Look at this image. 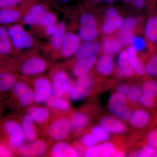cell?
Returning <instances> with one entry per match:
<instances>
[{"instance_id":"6da1fadb","label":"cell","mask_w":157,"mask_h":157,"mask_svg":"<svg viewBox=\"0 0 157 157\" xmlns=\"http://www.w3.org/2000/svg\"><path fill=\"white\" fill-rule=\"evenodd\" d=\"M43 130L50 141H64L72 132L70 118L65 114L54 115Z\"/></svg>"},{"instance_id":"7a4b0ae2","label":"cell","mask_w":157,"mask_h":157,"mask_svg":"<svg viewBox=\"0 0 157 157\" xmlns=\"http://www.w3.org/2000/svg\"><path fill=\"white\" fill-rule=\"evenodd\" d=\"M8 30L13 48L15 50H28L35 45L33 37L21 25L10 26Z\"/></svg>"},{"instance_id":"3957f363","label":"cell","mask_w":157,"mask_h":157,"mask_svg":"<svg viewBox=\"0 0 157 157\" xmlns=\"http://www.w3.org/2000/svg\"><path fill=\"white\" fill-rule=\"evenodd\" d=\"M49 67V63L42 57L32 55L23 60L20 66L21 73L25 76H37L45 72Z\"/></svg>"},{"instance_id":"277c9868","label":"cell","mask_w":157,"mask_h":157,"mask_svg":"<svg viewBox=\"0 0 157 157\" xmlns=\"http://www.w3.org/2000/svg\"><path fill=\"white\" fill-rule=\"evenodd\" d=\"M35 102L37 104H45L53 95L52 85L50 77L40 76L35 77L32 81Z\"/></svg>"},{"instance_id":"5b68a950","label":"cell","mask_w":157,"mask_h":157,"mask_svg":"<svg viewBox=\"0 0 157 157\" xmlns=\"http://www.w3.org/2000/svg\"><path fill=\"white\" fill-rule=\"evenodd\" d=\"M3 128L8 137V144L12 149L17 151L25 143V137L20 121L8 120L4 123Z\"/></svg>"},{"instance_id":"8992f818","label":"cell","mask_w":157,"mask_h":157,"mask_svg":"<svg viewBox=\"0 0 157 157\" xmlns=\"http://www.w3.org/2000/svg\"><path fill=\"white\" fill-rule=\"evenodd\" d=\"M108 109L115 117L122 121L129 120L132 111L128 105L125 96L117 92L112 94L108 100Z\"/></svg>"},{"instance_id":"52a82bcc","label":"cell","mask_w":157,"mask_h":157,"mask_svg":"<svg viewBox=\"0 0 157 157\" xmlns=\"http://www.w3.org/2000/svg\"><path fill=\"white\" fill-rule=\"evenodd\" d=\"M49 140L39 138L36 140L24 143L17 150L20 156L35 157L47 155L51 145Z\"/></svg>"},{"instance_id":"ba28073f","label":"cell","mask_w":157,"mask_h":157,"mask_svg":"<svg viewBox=\"0 0 157 157\" xmlns=\"http://www.w3.org/2000/svg\"><path fill=\"white\" fill-rule=\"evenodd\" d=\"M11 90L21 107L26 109L35 103L33 91L29 82L18 80Z\"/></svg>"},{"instance_id":"9c48e42d","label":"cell","mask_w":157,"mask_h":157,"mask_svg":"<svg viewBox=\"0 0 157 157\" xmlns=\"http://www.w3.org/2000/svg\"><path fill=\"white\" fill-rule=\"evenodd\" d=\"M93 85L94 80L89 74L77 78L69 98L74 102L84 100L90 94Z\"/></svg>"},{"instance_id":"30bf717a","label":"cell","mask_w":157,"mask_h":157,"mask_svg":"<svg viewBox=\"0 0 157 157\" xmlns=\"http://www.w3.org/2000/svg\"><path fill=\"white\" fill-rule=\"evenodd\" d=\"M53 95L57 98L64 96L65 90L70 76L63 69L55 68L51 72Z\"/></svg>"},{"instance_id":"8fae6325","label":"cell","mask_w":157,"mask_h":157,"mask_svg":"<svg viewBox=\"0 0 157 157\" xmlns=\"http://www.w3.org/2000/svg\"><path fill=\"white\" fill-rule=\"evenodd\" d=\"M26 109L27 113L43 130L53 117L52 112L47 107L33 104Z\"/></svg>"},{"instance_id":"7c38bea8","label":"cell","mask_w":157,"mask_h":157,"mask_svg":"<svg viewBox=\"0 0 157 157\" xmlns=\"http://www.w3.org/2000/svg\"><path fill=\"white\" fill-rule=\"evenodd\" d=\"M138 25L136 17L128 16L124 18L121 27L118 30L117 36L124 45H131L136 36L135 31Z\"/></svg>"},{"instance_id":"4fadbf2b","label":"cell","mask_w":157,"mask_h":157,"mask_svg":"<svg viewBox=\"0 0 157 157\" xmlns=\"http://www.w3.org/2000/svg\"><path fill=\"white\" fill-rule=\"evenodd\" d=\"M80 41L77 34L71 32L66 33L60 50L59 51L62 57L67 59L74 55L81 44Z\"/></svg>"},{"instance_id":"5bb4252c","label":"cell","mask_w":157,"mask_h":157,"mask_svg":"<svg viewBox=\"0 0 157 157\" xmlns=\"http://www.w3.org/2000/svg\"><path fill=\"white\" fill-rule=\"evenodd\" d=\"M24 134L26 141L31 142L39 138L40 131L36 124L27 113H24L21 116L20 121Z\"/></svg>"},{"instance_id":"9a60e30c","label":"cell","mask_w":157,"mask_h":157,"mask_svg":"<svg viewBox=\"0 0 157 157\" xmlns=\"http://www.w3.org/2000/svg\"><path fill=\"white\" fill-rule=\"evenodd\" d=\"M47 6L42 3H38L31 6L21 17L23 24L36 26L41 17L48 11Z\"/></svg>"},{"instance_id":"2e32d148","label":"cell","mask_w":157,"mask_h":157,"mask_svg":"<svg viewBox=\"0 0 157 157\" xmlns=\"http://www.w3.org/2000/svg\"><path fill=\"white\" fill-rule=\"evenodd\" d=\"M149 14L144 26V35L155 49H157V11Z\"/></svg>"},{"instance_id":"e0dca14e","label":"cell","mask_w":157,"mask_h":157,"mask_svg":"<svg viewBox=\"0 0 157 157\" xmlns=\"http://www.w3.org/2000/svg\"><path fill=\"white\" fill-rule=\"evenodd\" d=\"M52 157H76L78 156L75 147L64 141L55 142L51 146L47 155Z\"/></svg>"},{"instance_id":"ac0fdd59","label":"cell","mask_w":157,"mask_h":157,"mask_svg":"<svg viewBox=\"0 0 157 157\" xmlns=\"http://www.w3.org/2000/svg\"><path fill=\"white\" fill-rule=\"evenodd\" d=\"M101 50V43L98 41L83 42L79 45L74 56L76 59L96 57Z\"/></svg>"},{"instance_id":"d6986e66","label":"cell","mask_w":157,"mask_h":157,"mask_svg":"<svg viewBox=\"0 0 157 157\" xmlns=\"http://www.w3.org/2000/svg\"><path fill=\"white\" fill-rule=\"evenodd\" d=\"M100 124L110 134H123L128 129L123 121L114 116H107L102 118Z\"/></svg>"},{"instance_id":"ffe728a7","label":"cell","mask_w":157,"mask_h":157,"mask_svg":"<svg viewBox=\"0 0 157 157\" xmlns=\"http://www.w3.org/2000/svg\"><path fill=\"white\" fill-rule=\"evenodd\" d=\"M115 146L111 142H104L100 145L88 147L83 153L86 157H109L115 151Z\"/></svg>"},{"instance_id":"44dd1931","label":"cell","mask_w":157,"mask_h":157,"mask_svg":"<svg viewBox=\"0 0 157 157\" xmlns=\"http://www.w3.org/2000/svg\"><path fill=\"white\" fill-rule=\"evenodd\" d=\"M45 104L54 115L65 114L71 108L70 101L64 97L57 98L52 95Z\"/></svg>"},{"instance_id":"7402d4cb","label":"cell","mask_w":157,"mask_h":157,"mask_svg":"<svg viewBox=\"0 0 157 157\" xmlns=\"http://www.w3.org/2000/svg\"><path fill=\"white\" fill-rule=\"evenodd\" d=\"M70 118L72 132L76 135L82 133L90 122V118L87 113L81 110L73 113Z\"/></svg>"},{"instance_id":"603a6c76","label":"cell","mask_w":157,"mask_h":157,"mask_svg":"<svg viewBox=\"0 0 157 157\" xmlns=\"http://www.w3.org/2000/svg\"><path fill=\"white\" fill-rule=\"evenodd\" d=\"M97 60L96 57L76 59L72 69L73 76L78 78L89 74L95 65Z\"/></svg>"},{"instance_id":"cb8c5ba5","label":"cell","mask_w":157,"mask_h":157,"mask_svg":"<svg viewBox=\"0 0 157 157\" xmlns=\"http://www.w3.org/2000/svg\"><path fill=\"white\" fill-rule=\"evenodd\" d=\"M116 72L120 78H129L134 75L135 71L129 64L126 50H122L119 54Z\"/></svg>"},{"instance_id":"d4e9b609","label":"cell","mask_w":157,"mask_h":157,"mask_svg":"<svg viewBox=\"0 0 157 157\" xmlns=\"http://www.w3.org/2000/svg\"><path fill=\"white\" fill-rule=\"evenodd\" d=\"M124 45L117 36H106L101 43L102 50L104 54L113 56L120 52Z\"/></svg>"},{"instance_id":"484cf974","label":"cell","mask_w":157,"mask_h":157,"mask_svg":"<svg viewBox=\"0 0 157 157\" xmlns=\"http://www.w3.org/2000/svg\"><path fill=\"white\" fill-rule=\"evenodd\" d=\"M67 25L64 21H60L49 37V44L54 52H58L60 50L62 43L67 33Z\"/></svg>"},{"instance_id":"4316f807","label":"cell","mask_w":157,"mask_h":157,"mask_svg":"<svg viewBox=\"0 0 157 157\" xmlns=\"http://www.w3.org/2000/svg\"><path fill=\"white\" fill-rule=\"evenodd\" d=\"M97 72L102 76H108L112 74L115 69L114 60L112 56L104 54L96 61Z\"/></svg>"},{"instance_id":"83f0119b","label":"cell","mask_w":157,"mask_h":157,"mask_svg":"<svg viewBox=\"0 0 157 157\" xmlns=\"http://www.w3.org/2000/svg\"><path fill=\"white\" fill-rule=\"evenodd\" d=\"M149 114L145 110L137 109L131 113L129 122L131 125L137 128H141L146 126L150 121Z\"/></svg>"},{"instance_id":"f1b7e54d","label":"cell","mask_w":157,"mask_h":157,"mask_svg":"<svg viewBox=\"0 0 157 157\" xmlns=\"http://www.w3.org/2000/svg\"><path fill=\"white\" fill-rule=\"evenodd\" d=\"M21 14L20 10L14 8L0 9V25L14 23L20 19Z\"/></svg>"},{"instance_id":"f546056e","label":"cell","mask_w":157,"mask_h":157,"mask_svg":"<svg viewBox=\"0 0 157 157\" xmlns=\"http://www.w3.org/2000/svg\"><path fill=\"white\" fill-rule=\"evenodd\" d=\"M123 20L120 15L113 18H105L101 24V32L105 36L112 35L121 27Z\"/></svg>"},{"instance_id":"4dcf8cb0","label":"cell","mask_w":157,"mask_h":157,"mask_svg":"<svg viewBox=\"0 0 157 157\" xmlns=\"http://www.w3.org/2000/svg\"><path fill=\"white\" fill-rule=\"evenodd\" d=\"M13 49L8 29L3 26H0V55L10 54Z\"/></svg>"},{"instance_id":"1f68e13d","label":"cell","mask_w":157,"mask_h":157,"mask_svg":"<svg viewBox=\"0 0 157 157\" xmlns=\"http://www.w3.org/2000/svg\"><path fill=\"white\" fill-rule=\"evenodd\" d=\"M17 81V77L13 73L0 70V91L11 90Z\"/></svg>"},{"instance_id":"d6a6232c","label":"cell","mask_w":157,"mask_h":157,"mask_svg":"<svg viewBox=\"0 0 157 157\" xmlns=\"http://www.w3.org/2000/svg\"><path fill=\"white\" fill-rule=\"evenodd\" d=\"M99 34L98 27L80 26L77 35L81 41L87 42L95 41Z\"/></svg>"},{"instance_id":"836d02e7","label":"cell","mask_w":157,"mask_h":157,"mask_svg":"<svg viewBox=\"0 0 157 157\" xmlns=\"http://www.w3.org/2000/svg\"><path fill=\"white\" fill-rule=\"evenodd\" d=\"M131 45L135 48L137 53H143L147 51L151 54L155 50L144 36H135Z\"/></svg>"},{"instance_id":"e575fe53","label":"cell","mask_w":157,"mask_h":157,"mask_svg":"<svg viewBox=\"0 0 157 157\" xmlns=\"http://www.w3.org/2000/svg\"><path fill=\"white\" fill-rule=\"evenodd\" d=\"M58 22V19L56 14L48 11L39 19L36 26L44 30L49 26L56 25Z\"/></svg>"},{"instance_id":"d590c367","label":"cell","mask_w":157,"mask_h":157,"mask_svg":"<svg viewBox=\"0 0 157 157\" xmlns=\"http://www.w3.org/2000/svg\"><path fill=\"white\" fill-rule=\"evenodd\" d=\"M145 67L147 74L152 77H157V49L150 55Z\"/></svg>"},{"instance_id":"8d00e7d4","label":"cell","mask_w":157,"mask_h":157,"mask_svg":"<svg viewBox=\"0 0 157 157\" xmlns=\"http://www.w3.org/2000/svg\"><path fill=\"white\" fill-rule=\"evenodd\" d=\"M142 94L155 97L157 96V81L147 79L144 82L141 87Z\"/></svg>"},{"instance_id":"74e56055","label":"cell","mask_w":157,"mask_h":157,"mask_svg":"<svg viewBox=\"0 0 157 157\" xmlns=\"http://www.w3.org/2000/svg\"><path fill=\"white\" fill-rule=\"evenodd\" d=\"M92 134L98 142L107 141L110 137V134L101 126H96L92 129Z\"/></svg>"},{"instance_id":"f35d334b","label":"cell","mask_w":157,"mask_h":157,"mask_svg":"<svg viewBox=\"0 0 157 157\" xmlns=\"http://www.w3.org/2000/svg\"><path fill=\"white\" fill-rule=\"evenodd\" d=\"M142 95L141 88L137 85L130 86L126 97L132 103H137L140 101Z\"/></svg>"},{"instance_id":"ab89813d","label":"cell","mask_w":157,"mask_h":157,"mask_svg":"<svg viewBox=\"0 0 157 157\" xmlns=\"http://www.w3.org/2000/svg\"><path fill=\"white\" fill-rule=\"evenodd\" d=\"M79 22L80 26L98 27L96 17L90 12H84L81 13L79 17Z\"/></svg>"},{"instance_id":"60d3db41","label":"cell","mask_w":157,"mask_h":157,"mask_svg":"<svg viewBox=\"0 0 157 157\" xmlns=\"http://www.w3.org/2000/svg\"><path fill=\"white\" fill-rule=\"evenodd\" d=\"M126 50L129 64L134 69L140 61L137 55V52L131 45L128 47Z\"/></svg>"},{"instance_id":"b9f144b4","label":"cell","mask_w":157,"mask_h":157,"mask_svg":"<svg viewBox=\"0 0 157 157\" xmlns=\"http://www.w3.org/2000/svg\"><path fill=\"white\" fill-rule=\"evenodd\" d=\"M80 142L81 145L86 148L95 146L98 143L96 138L91 133L83 135L80 139Z\"/></svg>"},{"instance_id":"7bdbcfd3","label":"cell","mask_w":157,"mask_h":157,"mask_svg":"<svg viewBox=\"0 0 157 157\" xmlns=\"http://www.w3.org/2000/svg\"><path fill=\"white\" fill-rule=\"evenodd\" d=\"M137 157H156L157 150L155 147L148 145L144 147L138 152Z\"/></svg>"},{"instance_id":"ee69618b","label":"cell","mask_w":157,"mask_h":157,"mask_svg":"<svg viewBox=\"0 0 157 157\" xmlns=\"http://www.w3.org/2000/svg\"><path fill=\"white\" fill-rule=\"evenodd\" d=\"M154 97L148 95L142 94L140 97V104L144 107L150 108L153 106L155 103Z\"/></svg>"},{"instance_id":"f6af8a7d","label":"cell","mask_w":157,"mask_h":157,"mask_svg":"<svg viewBox=\"0 0 157 157\" xmlns=\"http://www.w3.org/2000/svg\"><path fill=\"white\" fill-rule=\"evenodd\" d=\"M24 0H1L0 9L15 8L18 4L22 3Z\"/></svg>"},{"instance_id":"bcb514c9","label":"cell","mask_w":157,"mask_h":157,"mask_svg":"<svg viewBox=\"0 0 157 157\" xmlns=\"http://www.w3.org/2000/svg\"><path fill=\"white\" fill-rule=\"evenodd\" d=\"M13 156L12 149L6 144L0 142V157H9Z\"/></svg>"},{"instance_id":"7dc6e473","label":"cell","mask_w":157,"mask_h":157,"mask_svg":"<svg viewBox=\"0 0 157 157\" xmlns=\"http://www.w3.org/2000/svg\"><path fill=\"white\" fill-rule=\"evenodd\" d=\"M107 6L105 11V18H113L119 16V11L116 7L112 6Z\"/></svg>"},{"instance_id":"c3c4849f","label":"cell","mask_w":157,"mask_h":157,"mask_svg":"<svg viewBox=\"0 0 157 157\" xmlns=\"http://www.w3.org/2000/svg\"><path fill=\"white\" fill-rule=\"evenodd\" d=\"M157 141V130L152 131L149 134L147 138V142L149 146L154 147Z\"/></svg>"},{"instance_id":"681fc988","label":"cell","mask_w":157,"mask_h":157,"mask_svg":"<svg viewBox=\"0 0 157 157\" xmlns=\"http://www.w3.org/2000/svg\"><path fill=\"white\" fill-rule=\"evenodd\" d=\"M135 72L140 76H144L147 73L145 65L140 61L134 68Z\"/></svg>"},{"instance_id":"f907efd6","label":"cell","mask_w":157,"mask_h":157,"mask_svg":"<svg viewBox=\"0 0 157 157\" xmlns=\"http://www.w3.org/2000/svg\"><path fill=\"white\" fill-rule=\"evenodd\" d=\"M75 81L73 80V78H69L68 79L67 83V86H66V90H65V93L64 97L66 98H69L70 94L73 89V86H74Z\"/></svg>"},{"instance_id":"816d5d0a","label":"cell","mask_w":157,"mask_h":157,"mask_svg":"<svg viewBox=\"0 0 157 157\" xmlns=\"http://www.w3.org/2000/svg\"><path fill=\"white\" fill-rule=\"evenodd\" d=\"M147 2L148 4L149 14L157 11V0H147Z\"/></svg>"},{"instance_id":"f5cc1de1","label":"cell","mask_w":157,"mask_h":157,"mask_svg":"<svg viewBox=\"0 0 157 157\" xmlns=\"http://www.w3.org/2000/svg\"><path fill=\"white\" fill-rule=\"evenodd\" d=\"M129 87H130V86L126 84L120 85L117 87V92L122 94L126 96L128 91Z\"/></svg>"},{"instance_id":"db71d44e","label":"cell","mask_w":157,"mask_h":157,"mask_svg":"<svg viewBox=\"0 0 157 157\" xmlns=\"http://www.w3.org/2000/svg\"><path fill=\"white\" fill-rule=\"evenodd\" d=\"M104 0H87L88 4L90 6H94L103 2Z\"/></svg>"},{"instance_id":"11a10c76","label":"cell","mask_w":157,"mask_h":157,"mask_svg":"<svg viewBox=\"0 0 157 157\" xmlns=\"http://www.w3.org/2000/svg\"><path fill=\"white\" fill-rule=\"evenodd\" d=\"M125 156V154L124 152L122 150H115L113 153L112 156L116 157H122Z\"/></svg>"},{"instance_id":"9f6ffc18","label":"cell","mask_w":157,"mask_h":157,"mask_svg":"<svg viewBox=\"0 0 157 157\" xmlns=\"http://www.w3.org/2000/svg\"><path fill=\"white\" fill-rule=\"evenodd\" d=\"M117 0H104L103 2L107 6H112Z\"/></svg>"},{"instance_id":"6f0895ef","label":"cell","mask_w":157,"mask_h":157,"mask_svg":"<svg viewBox=\"0 0 157 157\" xmlns=\"http://www.w3.org/2000/svg\"><path fill=\"white\" fill-rule=\"evenodd\" d=\"M61 2L63 3H67L70 2V0H59Z\"/></svg>"},{"instance_id":"680465c9","label":"cell","mask_w":157,"mask_h":157,"mask_svg":"<svg viewBox=\"0 0 157 157\" xmlns=\"http://www.w3.org/2000/svg\"><path fill=\"white\" fill-rule=\"evenodd\" d=\"M154 147L157 150V141L156 143L155 144V146H154Z\"/></svg>"},{"instance_id":"91938a15","label":"cell","mask_w":157,"mask_h":157,"mask_svg":"<svg viewBox=\"0 0 157 157\" xmlns=\"http://www.w3.org/2000/svg\"><path fill=\"white\" fill-rule=\"evenodd\" d=\"M0 1H1V0H0Z\"/></svg>"}]
</instances>
